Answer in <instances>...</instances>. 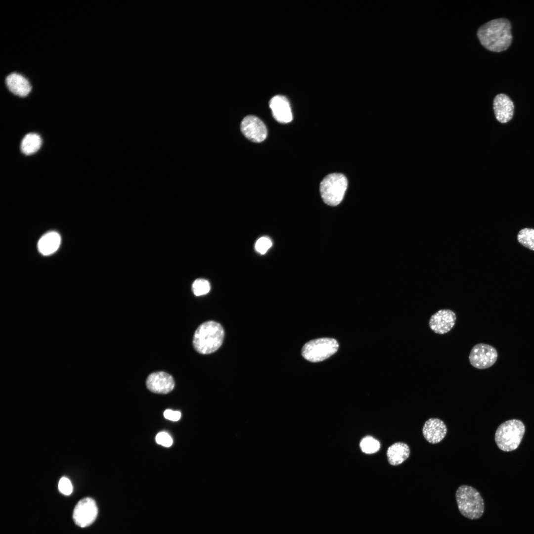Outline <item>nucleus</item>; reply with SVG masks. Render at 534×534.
Instances as JSON below:
<instances>
[{"instance_id":"423d86ee","label":"nucleus","mask_w":534,"mask_h":534,"mask_svg":"<svg viewBox=\"0 0 534 534\" xmlns=\"http://www.w3.org/2000/svg\"><path fill=\"white\" fill-rule=\"evenodd\" d=\"M339 344L333 338H322L311 340L305 344L302 355L307 360L317 362L323 361L336 353Z\"/></svg>"},{"instance_id":"39448f33","label":"nucleus","mask_w":534,"mask_h":534,"mask_svg":"<svg viewBox=\"0 0 534 534\" xmlns=\"http://www.w3.org/2000/svg\"><path fill=\"white\" fill-rule=\"evenodd\" d=\"M348 180L342 174L333 173L326 176L320 184V192L325 203L336 206L343 200L347 188Z\"/></svg>"},{"instance_id":"393cba45","label":"nucleus","mask_w":534,"mask_h":534,"mask_svg":"<svg viewBox=\"0 0 534 534\" xmlns=\"http://www.w3.org/2000/svg\"><path fill=\"white\" fill-rule=\"evenodd\" d=\"M164 416L167 419L176 421L180 418L181 413L178 411L167 409L164 412Z\"/></svg>"},{"instance_id":"2eb2a0df","label":"nucleus","mask_w":534,"mask_h":534,"mask_svg":"<svg viewBox=\"0 0 534 534\" xmlns=\"http://www.w3.org/2000/svg\"><path fill=\"white\" fill-rule=\"evenodd\" d=\"M5 84L11 93L22 97L27 96L32 89V86L28 80L17 73L8 75L5 78Z\"/></svg>"},{"instance_id":"0eeeda50","label":"nucleus","mask_w":534,"mask_h":534,"mask_svg":"<svg viewBox=\"0 0 534 534\" xmlns=\"http://www.w3.org/2000/svg\"><path fill=\"white\" fill-rule=\"evenodd\" d=\"M497 357V352L493 347L480 343L473 347L469 356V359L470 364L475 368L484 369L493 365Z\"/></svg>"},{"instance_id":"412c9836","label":"nucleus","mask_w":534,"mask_h":534,"mask_svg":"<svg viewBox=\"0 0 534 534\" xmlns=\"http://www.w3.org/2000/svg\"><path fill=\"white\" fill-rule=\"evenodd\" d=\"M192 289L194 294L200 296L207 294L210 290V284L204 279H197L192 284Z\"/></svg>"},{"instance_id":"f3484780","label":"nucleus","mask_w":534,"mask_h":534,"mask_svg":"<svg viewBox=\"0 0 534 534\" xmlns=\"http://www.w3.org/2000/svg\"><path fill=\"white\" fill-rule=\"evenodd\" d=\"M61 242L59 234L54 231L48 232L43 236L38 244L40 252L44 255H48L55 252Z\"/></svg>"},{"instance_id":"f03ea898","label":"nucleus","mask_w":534,"mask_h":534,"mask_svg":"<svg viewBox=\"0 0 534 534\" xmlns=\"http://www.w3.org/2000/svg\"><path fill=\"white\" fill-rule=\"evenodd\" d=\"M224 335V330L220 324L214 321L205 322L194 333L192 341L194 348L203 355L211 354L221 347Z\"/></svg>"},{"instance_id":"9b49d317","label":"nucleus","mask_w":534,"mask_h":534,"mask_svg":"<svg viewBox=\"0 0 534 534\" xmlns=\"http://www.w3.org/2000/svg\"><path fill=\"white\" fill-rule=\"evenodd\" d=\"M147 388L151 392L166 394L171 392L175 387V381L169 374L158 371L151 373L146 381Z\"/></svg>"},{"instance_id":"5701e85b","label":"nucleus","mask_w":534,"mask_h":534,"mask_svg":"<svg viewBox=\"0 0 534 534\" xmlns=\"http://www.w3.org/2000/svg\"><path fill=\"white\" fill-rule=\"evenodd\" d=\"M58 489L60 491L65 495H70L73 490V487L71 481L66 477H62L58 483Z\"/></svg>"},{"instance_id":"6e6552de","label":"nucleus","mask_w":534,"mask_h":534,"mask_svg":"<svg viewBox=\"0 0 534 534\" xmlns=\"http://www.w3.org/2000/svg\"><path fill=\"white\" fill-rule=\"evenodd\" d=\"M98 508L95 501L91 498L81 499L76 505L73 512V519L78 526L84 528L90 526L95 520Z\"/></svg>"},{"instance_id":"dca6fc26","label":"nucleus","mask_w":534,"mask_h":534,"mask_svg":"<svg viewBox=\"0 0 534 534\" xmlns=\"http://www.w3.org/2000/svg\"><path fill=\"white\" fill-rule=\"evenodd\" d=\"M386 454L389 464L393 466H397L409 457L410 448L405 443L397 442L388 447Z\"/></svg>"},{"instance_id":"b1692460","label":"nucleus","mask_w":534,"mask_h":534,"mask_svg":"<svg viewBox=\"0 0 534 534\" xmlns=\"http://www.w3.org/2000/svg\"><path fill=\"white\" fill-rule=\"evenodd\" d=\"M157 444L165 447H169L173 444V439L167 433L162 432L159 433L155 438Z\"/></svg>"},{"instance_id":"7ed1b4c3","label":"nucleus","mask_w":534,"mask_h":534,"mask_svg":"<svg viewBox=\"0 0 534 534\" xmlns=\"http://www.w3.org/2000/svg\"><path fill=\"white\" fill-rule=\"evenodd\" d=\"M455 498L460 513L465 517L471 519H478L483 515L485 504L479 491L474 488L468 485L458 487Z\"/></svg>"},{"instance_id":"9d476101","label":"nucleus","mask_w":534,"mask_h":534,"mask_svg":"<svg viewBox=\"0 0 534 534\" xmlns=\"http://www.w3.org/2000/svg\"><path fill=\"white\" fill-rule=\"evenodd\" d=\"M456 320V314L453 311L449 309L441 310L431 316L429 325L435 333L444 334L452 329Z\"/></svg>"},{"instance_id":"f257e3e1","label":"nucleus","mask_w":534,"mask_h":534,"mask_svg":"<svg viewBox=\"0 0 534 534\" xmlns=\"http://www.w3.org/2000/svg\"><path fill=\"white\" fill-rule=\"evenodd\" d=\"M477 35L487 49L499 52L510 46L512 41L511 24L506 18L491 20L479 28Z\"/></svg>"},{"instance_id":"aec40b11","label":"nucleus","mask_w":534,"mask_h":534,"mask_svg":"<svg viewBox=\"0 0 534 534\" xmlns=\"http://www.w3.org/2000/svg\"><path fill=\"white\" fill-rule=\"evenodd\" d=\"M518 241L524 246L534 250V229L524 228L518 234Z\"/></svg>"},{"instance_id":"f8f14e48","label":"nucleus","mask_w":534,"mask_h":534,"mask_svg":"<svg viewBox=\"0 0 534 534\" xmlns=\"http://www.w3.org/2000/svg\"><path fill=\"white\" fill-rule=\"evenodd\" d=\"M422 433L425 439L430 443L437 444L445 437L447 428L442 420L431 418L424 423Z\"/></svg>"},{"instance_id":"20e7f679","label":"nucleus","mask_w":534,"mask_h":534,"mask_svg":"<svg viewBox=\"0 0 534 534\" xmlns=\"http://www.w3.org/2000/svg\"><path fill=\"white\" fill-rule=\"evenodd\" d=\"M525 432V425L521 420H507L500 425L496 430L495 443L503 451L514 450L519 446Z\"/></svg>"},{"instance_id":"ddd939ff","label":"nucleus","mask_w":534,"mask_h":534,"mask_svg":"<svg viewBox=\"0 0 534 534\" xmlns=\"http://www.w3.org/2000/svg\"><path fill=\"white\" fill-rule=\"evenodd\" d=\"M272 116L279 123H287L292 120L291 106L287 98L281 95L273 96L269 101Z\"/></svg>"},{"instance_id":"a211bd4d","label":"nucleus","mask_w":534,"mask_h":534,"mask_svg":"<svg viewBox=\"0 0 534 534\" xmlns=\"http://www.w3.org/2000/svg\"><path fill=\"white\" fill-rule=\"evenodd\" d=\"M41 144L42 140L38 134L33 133L28 134L22 140L21 149L26 155L32 154L40 149Z\"/></svg>"},{"instance_id":"1a4fd4ad","label":"nucleus","mask_w":534,"mask_h":534,"mask_svg":"<svg viewBox=\"0 0 534 534\" xmlns=\"http://www.w3.org/2000/svg\"><path fill=\"white\" fill-rule=\"evenodd\" d=\"M241 130L248 139L255 142L263 141L267 135V129L263 122L253 115L243 119L241 123Z\"/></svg>"},{"instance_id":"4468645a","label":"nucleus","mask_w":534,"mask_h":534,"mask_svg":"<svg viewBox=\"0 0 534 534\" xmlns=\"http://www.w3.org/2000/svg\"><path fill=\"white\" fill-rule=\"evenodd\" d=\"M493 107L495 117L499 122L505 123L512 118L514 105L507 95L504 93L496 95L493 99Z\"/></svg>"},{"instance_id":"4be33fe9","label":"nucleus","mask_w":534,"mask_h":534,"mask_svg":"<svg viewBox=\"0 0 534 534\" xmlns=\"http://www.w3.org/2000/svg\"><path fill=\"white\" fill-rule=\"evenodd\" d=\"M272 241L267 237H262L258 239L255 244V249L261 254H265L272 246Z\"/></svg>"},{"instance_id":"6ab92c4d","label":"nucleus","mask_w":534,"mask_h":534,"mask_svg":"<svg viewBox=\"0 0 534 534\" xmlns=\"http://www.w3.org/2000/svg\"><path fill=\"white\" fill-rule=\"evenodd\" d=\"M360 447L362 452L366 454H372L378 451L380 447L379 442L373 437L368 436L362 439Z\"/></svg>"}]
</instances>
